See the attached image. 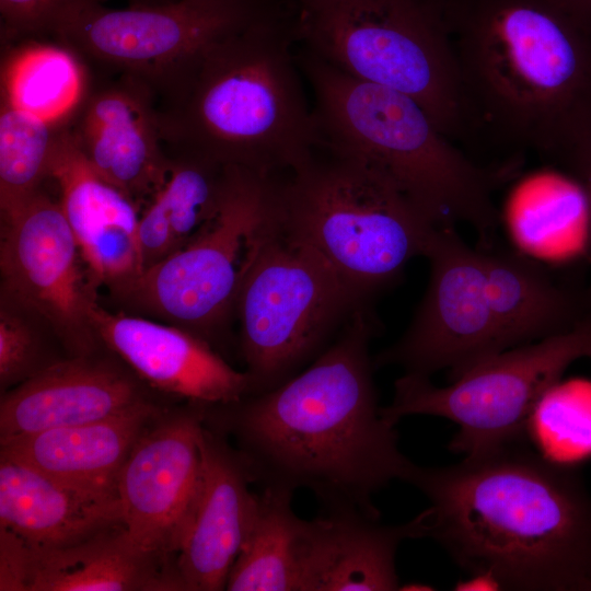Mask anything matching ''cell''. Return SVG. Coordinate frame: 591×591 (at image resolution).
<instances>
[{
    "label": "cell",
    "mask_w": 591,
    "mask_h": 591,
    "mask_svg": "<svg viewBox=\"0 0 591 591\" xmlns=\"http://www.w3.org/2000/svg\"><path fill=\"white\" fill-rule=\"evenodd\" d=\"M367 304L302 372L237 402L206 405L205 421L236 439L263 489H306L322 510L380 517L373 496L403 480L413 462L379 406L369 352L375 326Z\"/></svg>",
    "instance_id": "6da1fadb"
},
{
    "label": "cell",
    "mask_w": 591,
    "mask_h": 591,
    "mask_svg": "<svg viewBox=\"0 0 591 591\" xmlns=\"http://www.w3.org/2000/svg\"><path fill=\"white\" fill-rule=\"evenodd\" d=\"M403 482L430 502L420 512L424 537L474 579L505 590L588 591L591 494L569 463L525 442L445 467L413 463Z\"/></svg>",
    "instance_id": "7a4b0ae2"
},
{
    "label": "cell",
    "mask_w": 591,
    "mask_h": 591,
    "mask_svg": "<svg viewBox=\"0 0 591 591\" xmlns=\"http://www.w3.org/2000/svg\"><path fill=\"white\" fill-rule=\"evenodd\" d=\"M483 138L559 165L591 137V27L549 0H447Z\"/></svg>",
    "instance_id": "3957f363"
},
{
    "label": "cell",
    "mask_w": 591,
    "mask_h": 591,
    "mask_svg": "<svg viewBox=\"0 0 591 591\" xmlns=\"http://www.w3.org/2000/svg\"><path fill=\"white\" fill-rule=\"evenodd\" d=\"M297 44V10L285 4L215 43L179 92L158 105L165 149L264 175L300 163L318 134Z\"/></svg>",
    "instance_id": "277c9868"
},
{
    "label": "cell",
    "mask_w": 591,
    "mask_h": 591,
    "mask_svg": "<svg viewBox=\"0 0 591 591\" xmlns=\"http://www.w3.org/2000/svg\"><path fill=\"white\" fill-rule=\"evenodd\" d=\"M314 95L318 141L385 171L439 228L471 225L488 241L498 225L494 190L507 169L483 166L395 90L355 78L298 45Z\"/></svg>",
    "instance_id": "5b68a950"
},
{
    "label": "cell",
    "mask_w": 591,
    "mask_h": 591,
    "mask_svg": "<svg viewBox=\"0 0 591 591\" xmlns=\"http://www.w3.org/2000/svg\"><path fill=\"white\" fill-rule=\"evenodd\" d=\"M273 208L367 302L425 257L439 228L381 167L321 141L274 176Z\"/></svg>",
    "instance_id": "8992f818"
},
{
    "label": "cell",
    "mask_w": 591,
    "mask_h": 591,
    "mask_svg": "<svg viewBox=\"0 0 591 591\" xmlns=\"http://www.w3.org/2000/svg\"><path fill=\"white\" fill-rule=\"evenodd\" d=\"M297 38L348 74L412 97L457 146L482 138L447 0H318L298 11Z\"/></svg>",
    "instance_id": "52a82bcc"
},
{
    "label": "cell",
    "mask_w": 591,
    "mask_h": 591,
    "mask_svg": "<svg viewBox=\"0 0 591 591\" xmlns=\"http://www.w3.org/2000/svg\"><path fill=\"white\" fill-rule=\"evenodd\" d=\"M362 304L324 257L278 222L271 197L250 243L234 305L252 394L297 374Z\"/></svg>",
    "instance_id": "ba28073f"
},
{
    "label": "cell",
    "mask_w": 591,
    "mask_h": 591,
    "mask_svg": "<svg viewBox=\"0 0 591 591\" xmlns=\"http://www.w3.org/2000/svg\"><path fill=\"white\" fill-rule=\"evenodd\" d=\"M590 348L591 317L567 333L487 358L445 386L434 385L430 376L404 373L381 413L392 425L413 415L453 421L459 430L449 448L465 456L525 443L537 404Z\"/></svg>",
    "instance_id": "9c48e42d"
},
{
    "label": "cell",
    "mask_w": 591,
    "mask_h": 591,
    "mask_svg": "<svg viewBox=\"0 0 591 591\" xmlns=\"http://www.w3.org/2000/svg\"><path fill=\"white\" fill-rule=\"evenodd\" d=\"M276 0H173L111 9L86 0L61 21L53 38L92 63L146 83L158 104L174 97L221 38L247 26Z\"/></svg>",
    "instance_id": "30bf717a"
},
{
    "label": "cell",
    "mask_w": 591,
    "mask_h": 591,
    "mask_svg": "<svg viewBox=\"0 0 591 591\" xmlns=\"http://www.w3.org/2000/svg\"><path fill=\"white\" fill-rule=\"evenodd\" d=\"M217 215L184 246L112 291L126 306L212 340L234 311L246 253L273 196V175L229 165Z\"/></svg>",
    "instance_id": "8fae6325"
},
{
    "label": "cell",
    "mask_w": 591,
    "mask_h": 591,
    "mask_svg": "<svg viewBox=\"0 0 591 591\" xmlns=\"http://www.w3.org/2000/svg\"><path fill=\"white\" fill-rule=\"evenodd\" d=\"M0 273L1 300L44 322L72 357L92 356L96 289L59 201L42 189L1 216Z\"/></svg>",
    "instance_id": "7c38bea8"
},
{
    "label": "cell",
    "mask_w": 591,
    "mask_h": 591,
    "mask_svg": "<svg viewBox=\"0 0 591 591\" xmlns=\"http://www.w3.org/2000/svg\"><path fill=\"white\" fill-rule=\"evenodd\" d=\"M425 257L429 281L417 311L373 363L425 376L448 370L451 381L505 349L487 298L482 251L464 243L454 228H438Z\"/></svg>",
    "instance_id": "4fadbf2b"
},
{
    "label": "cell",
    "mask_w": 591,
    "mask_h": 591,
    "mask_svg": "<svg viewBox=\"0 0 591 591\" xmlns=\"http://www.w3.org/2000/svg\"><path fill=\"white\" fill-rule=\"evenodd\" d=\"M205 406L158 419L140 436L118 477L121 523L141 552L167 559L192 519L202 474Z\"/></svg>",
    "instance_id": "5bb4252c"
},
{
    "label": "cell",
    "mask_w": 591,
    "mask_h": 591,
    "mask_svg": "<svg viewBox=\"0 0 591 591\" xmlns=\"http://www.w3.org/2000/svg\"><path fill=\"white\" fill-rule=\"evenodd\" d=\"M90 318L100 343L161 392L204 405L229 404L252 394L246 371L234 369L194 332L140 315L111 312L97 301Z\"/></svg>",
    "instance_id": "9a60e30c"
},
{
    "label": "cell",
    "mask_w": 591,
    "mask_h": 591,
    "mask_svg": "<svg viewBox=\"0 0 591 591\" xmlns=\"http://www.w3.org/2000/svg\"><path fill=\"white\" fill-rule=\"evenodd\" d=\"M69 129L91 166L138 205L166 181L157 97L137 78L94 86Z\"/></svg>",
    "instance_id": "2e32d148"
},
{
    "label": "cell",
    "mask_w": 591,
    "mask_h": 591,
    "mask_svg": "<svg viewBox=\"0 0 591 591\" xmlns=\"http://www.w3.org/2000/svg\"><path fill=\"white\" fill-rule=\"evenodd\" d=\"M49 179L94 288L114 291L142 273L138 204L89 163L70 129L57 137Z\"/></svg>",
    "instance_id": "e0dca14e"
},
{
    "label": "cell",
    "mask_w": 591,
    "mask_h": 591,
    "mask_svg": "<svg viewBox=\"0 0 591 591\" xmlns=\"http://www.w3.org/2000/svg\"><path fill=\"white\" fill-rule=\"evenodd\" d=\"M251 483L240 452L205 426L200 488L176 557L185 590H225L257 510Z\"/></svg>",
    "instance_id": "ac0fdd59"
},
{
    "label": "cell",
    "mask_w": 591,
    "mask_h": 591,
    "mask_svg": "<svg viewBox=\"0 0 591 591\" xmlns=\"http://www.w3.org/2000/svg\"><path fill=\"white\" fill-rule=\"evenodd\" d=\"M421 537V513L397 525L346 509L301 519L297 544L301 591L398 590L397 548L405 540Z\"/></svg>",
    "instance_id": "d6986e66"
},
{
    "label": "cell",
    "mask_w": 591,
    "mask_h": 591,
    "mask_svg": "<svg viewBox=\"0 0 591 591\" xmlns=\"http://www.w3.org/2000/svg\"><path fill=\"white\" fill-rule=\"evenodd\" d=\"M146 401L136 380L92 356L48 363L2 394L0 442L104 419Z\"/></svg>",
    "instance_id": "ffe728a7"
},
{
    "label": "cell",
    "mask_w": 591,
    "mask_h": 591,
    "mask_svg": "<svg viewBox=\"0 0 591 591\" xmlns=\"http://www.w3.org/2000/svg\"><path fill=\"white\" fill-rule=\"evenodd\" d=\"M159 414L146 399L104 419L13 439L1 444V453L74 487L118 499L119 473Z\"/></svg>",
    "instance_id": "44dd1931"
},
{
    "label": "cell",
    "mask_w": 591,
    "mask_h": 591,
    "mask_svg": "<svg viewBox=\"0 0 591 591\" xmlns=\"http://www.w3.org/2000/svg\"><path fill=\"white\" fill-rule=\"evenodd\" d=\"M118 524L117 498L74 487L0 453V526L31 547L71 545Z\"/></svg>",
    "instance_id": "7402d4cb"
},
{
    "label": "cell",
    "mask_w": 591,
    "mask_h": 591,
    "mask_svg": "<svg viewBox=\"0 0 591 591\" xmlns=\"http://www.w3.org/2000/svg\"><path fill=\"white\" fill-rule=\"evenodd\" d=\"M490 310L505 350L567 333L591 317V289L559 282L540 263L482 251Z\"/></svg>",
    "instance_id": "603a6c76"
},
{
    "label": "cell",
    "mask_w": 591,
    "mask_h": 591,
    "mask_svg": "<svg viewBox=\"0 0 591 591\" xmlns=\"http://www.w3.org/2000/svg\"><path fill=\"white\" fill-rule=\"evenodd\" d=\"M31 548L28 591L185 590L176 566L137 548L123 524L71 545Z\"/></svg>",
    "instance_id": "cb8c5ba5"
},
{
    "label": "cell",
    "mask_w": 591,
    "mask_h": 591,
    "mask_svg": "<svg viewBox=\"0 0 591 591\" xmlns=\"http://www.w3.org/2000/svg\"><path fill=\"white\" fill-rule=\"evenodd\" d=\"M3 44L0 103L27 112L58 130L70 128L94 88L89 62L55 38Z\"/></svg>",
    "instance_id": "d4e9b609"
},
{
    "label": "cell",
    "mask_w": 591,
    "mask_h": 591,
    "mask_svg": "<svg viewBox=\"0 0 591 591\" xmlns=\"http://www.w3.org/2000/svg\"><path fill=\"white\" fill-rule=\"evenodd\" d=\"M293 494L264 488L242 549L228 577L229 591H301Z\"/></svg>",
    "instance_id": "484cf974"
},
{
    "label": "cell",
    "mask_w": 591,
    "mask_h": 591,
    "mask_svg": "<svg viewBox=\"0 0 591 591\" xmlns=\"http://www.w3.org/2000/svg\"><path fill=\"white\" fill-rule=\"evenodd\" d=\"M60 131L27 112L0 103L1 216L16 209L49 179Z\"/></svg>",
    "instance_id": "4316f807"
},
{
    "label": "cell",
    "mask_w": 591,
    "mask_h": 591,
    "mask_svg": "<svg viewBox=\"0 0 591 591\" xmlns=\"http://www.w3.org/2000/svg\"><path fill=\"white\" fill-rule=\"evenodd\" d=\"M31 318H33L32 315L1 300L0 385L2 393L45 367L40 362L39 336Z\"/></svg>",
    "instance_id": "83f0119b"
},
{
    "label": "cell",
    "mask_w": 591,
    "mask_h": 591,
    "mask_svg": "<svg viewBox=\"0 0 591 591\" xmlns=\"http://www.w3.org/2000/svg\"><path fill=\"white\" fill-rule=\"evenodd\" d=\"M83 1L86 0H0L2 43L53 37L61 21Z\"/></svg>",
    "instance_id": "f1b7e54d"
},
{
    "label": "cell",
    "mask_w": 591,
    "mask_h": 591,
    "mask_svg": "<svg viewBox=\"0 0 591 591\" xmlns=\"http://www.w3.org/2000/svg\"><path fill=\"white\" fill-rule=\"evenodd\" d=\"M32 560L31 546L0 526V591H28Z\"/></svg>",
    "instance_id": "f546056e"
},
{
    "label": "cell",
    "mask_w": 591,
    "mask_h": 591,
    "mask_svg": "<svg viewBox=\"0 0 591 591\" xmlns=\"http://www.w3.org/2000/svg\"><path fill=\"white\" fill-rule=\"evenodd\" d=\"M558 166L572 177L584 198L587 208L584 254L591 265V137L576 147ZM589 287L591 289V285Z\"/></svg>",
    "instance_id": "4dcf8cb0"
},
{
    "label": "cell",
    "mask_w": 591,
    "mask_h": 591,
    "mask_svg": "<svg viewBox=\"0 0 591 591\" xmlns=\"http://www.w3.org/2000/svg\"><path fill=\"white\" fill-rule=\"evenodd\" d=\"M565 13L591 27V0H549Z\"/></svg>",
    "instance_id": "1f68e13d"
},
{
    "label": "cell",
    "mask_w": 591,
    "mask_h": 591,
    "mask_svg": "<svg viewBox=\"0 0 591 591\" xmlns=\"http://www.w3.org/2000/svg\"><path fill=\"white\" fill-rule=\"evenodd\" d=\"M280 3H283L297 11L318 1V0H276Z\"/></svg>",
    "instance_id": "d6a6232c"
},
{
    "label": "cell",
    "mask_w": 591,
    "mask_h": 591,
    "mask_svg": "<svg viewBox=\"0 0 591 591\" xmlns=\"http://www.w3.org/2000/svg\"><path fill=\"white\" fill-rule=\"evenodd\" d=\"M173 0H128L129 7H141V5H157L171 2Z\"/></svg>",
    "instance_id": "836d02e7"
},
{
    "label": "cell",
    "mask_w": 591,
    "mask_h": 591,
    "mask_svg": "<svg viewBox=\"0 0 591 591\" xmlns=\"http://www.w3.org/2000/svg\"><path fill=\"white\" fill-rule=\"evenodd\" d=\"M588 591H591V579H590V582H589Z\"/></svg>",
    "instance_id": "e575fe53"
},
{
    "label": "cell",
    "mask_w": 591,
    "mask_h": 591,
    "mask_svg": "<svg viewBox=\"0 0 591 591\" xmlns=\"http://www.w3.org/2000/svg\"><path fill=\"white\" fill-rule=\"evenodd\" d=\"M588 358H591V348H590V350L588 352Z\"/></svg>",
    "instance_id": "d590c367"
}]
</instances>
